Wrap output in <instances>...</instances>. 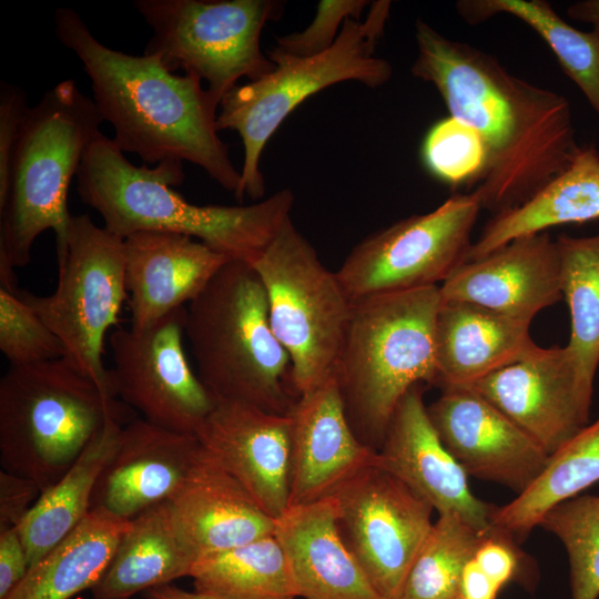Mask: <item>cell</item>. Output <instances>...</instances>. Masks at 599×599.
I'll list each match as a JSON object with an SVG mask.
<instances>
[{"mask_svg":"<svg viewBox=\"0 0 599 599\" xmlns=\"http://www.w3.org/2000/svg\"><path fill=\"white\" fill-rule=\"evenodd\" d=\"M29 108L24 90L18 85L0 84V206L3 205L9 186L10 166L19 129Z\"/></svg>","mask_w":599,"mask_h":599,"instance_id":"obj_40","label":"cell"},{"mask_svg":"<svg viewBox=\"0 0 599 599\" xmlns=\"http://www.w3.org/2000/svg\"><path fill=\"white\" fill-rule=\"evenodd\" d=\"M500 589L481 570L474 557L466 564L459 582L460 599H497Z\"/></svg>","mask_w":599,"mask_h":599,"instance_id":"obj_43","label":"cell"},{"mask_svg":"<svg viewBox=\"0 0 599 599\" xmlns=\"http://www.w3.org/2000/svg\"><path fill=\"white\" fill-rule=\"evenodd\" d=\"M439 292L443 301L468 302L531 323L562 298L557 241L547 232L518 237L461 264Z\"/></svg>","mask_w":599,"mask_h":599,"instance_id":"obj_20","label":"cell"},{"mask_svg":"<svg viewBox=\"0 0 599 599\" xmlns=\"http://www.w3.org/2000/svg\"><path fill=\"white\" fill-rule=\"evenodd\" d=\"M423 159L429 171L451 185L480 181L487 152L478 132L449 116L435 123L423 143Z\"/></svg>","mask_w":599,"mask_h":599,"instance_id":"obj_36","label":"cell"},{"mask_svg":"<svg viewBox=\"0 0 599 599\" xmlns=\"http://www.w3.org/2000/svg\"><path fill=\"white\" fill-rule=\"evenodd\" d=\"M291 420L290 504L297 506L332 496L376 450L355 434L335 375L297 396Z\"/></svg>","mask_w":599,"mask_h":599,"instance_id":"obj_19","label":"cell"},{"mask_svg":"<svg viewBox=\"0 0 599 599\" xmlns=\"http://www.w3.org/2000/svg\"><path fill=\"white\" fill-rule=\"evenodd\" d=\"M181 307L145 327H118L109 342L116 397L160 427L195 435L216 400L189 363Z\"/></svg>","mask_w":599,"mask_h":599,"instance_id":"obj_14","label":"cell"},{"mask_svg":"<svg viewBox=\"0 0 599 599\" xmlns=\"http://www.w3.org/2000/svg\"><path fill=\"white\" fill-rule=\"evenodd\" d=\"M480 210L474 192L456 194L368 235L336 271L344 291L354 302L444 283L466 262Z\"/></svg>","mask_w":599,"mask_h":599,"instance_id":"obj_12","label":"cell"},{"mask_svg":"<svg viewBox=\"0 0 599 599\" xmlns=\"http://www.w3.org/2000/svg\"><path fill=\"white\" fill-rule=\"evenodd\" d=\"M599 481V417L554 454L538 478L510 502L495 506L491 526L522 539L556 505Z\"/></svg>","mask_w":599,"mask_h":599,"instance_id":"obj_30","label":"cell"},{"mask_svg":"<svg viewBox=\"0 0 599 599\" xmlns=\"http://www.w3.org/2000/svg\"><path fill=\"white\" fill-rule=\"evenodd\" d=\"M41 494L29 478L0 470V530L19 528Z\"/></svg>","mask_w":599,"mask_h":599,"instance_id":"obj_41","label":"cell"},{"mask_svg":"<svg viewBox=\"0 0 599 599\" xmlns=\"http://www.w3.org/2000/svg\"><path fill=\"white\" fill-rule=\"evenodd\" d=\"M548 455L589 424L593 387L564 347H540L473 385Z\"/></svg>","mask_w":599,"mask_h":599,"instance_id":"obj_15","label":"cell"},{"mask_svg":"<svg viewBox=\"0 0 599 599\" xmlns=\"http://www.w3.org/2000/svg\"><path fill=\"white\" fill-rule=\"evenodd\" d=\"M456 7L468 23H480L495 14L508 13L528 24L552 50L561 69L599 114L598 32L573 28L542 0H464Z\"/></svg>","mask_w":599,"mask_h":599,"instance_id":"obj_32","label":"cell"},{"mask_svg":"<svg viewBox=\"0 0 599 599\" xmlns=\"http://www.w3.org/2000/svg\"><path fill=\"white\" fill-rule=\"evenodd\" d=\"M54 33L82 63L93 101L123 153L145 165L186 161L237 197L241 171L219 136L220 102L191 74H175L154 57L132 55L101 43L78 12H54Z\"/></svg>","mask_w":599,"mask_h":599,"instance_id":"obj_2","label":"cell"},{"mask_svg":"<svg viewBox=\"0 0 599 599\" xmlns=\"http://www.w3.org/2000/svg\"><path fill=\"white\" fill-rule=\"evenodd\" d=\"M185 338L196 374L215 400H236L287 415L296 399L291 361L275 337L265 288L255 268L229 261L189 303Z\"/></svg>","mask_w":599,"mask_h":599,"instance_id":"obj_6","label":"cell"},{"mask_svg":"<svg viewBox=\"0 0 599 599\" xmlns=\"http://www.w3.org/2000/svg\"><path fill=\"white\" fill-rule=\"evenodd\" d=\"M30 568L19 528L0 530V599H4Z\"/></svg>","mask_w":599,"mask_h":599,"instance_id":"obj_42","label":"cell"},{"mask_svg":"<svg viewBox=\"0 0 599 599\" xmlns=\"http://www.w3.org/2000/svg\"><path fill=\"white\" fill-rule=\"evenodd\" d=\"M423 384L398 402L376 450V463L440 514H455L478 531L491 529L495 506L470 490L468 476L438 437L424 403Z\"/></svg>","mask_w":599,"mask_h":599,"instance_id":"obj_17","label":"cell"},{"mask_svg":"<svg viewBox=\"0 0 599 599\" xmlns=\"http://www.w3.org/2000/svg\"><path fill=\"white\" fill-rule=\"evenodd\" d=\"M123 240L98 226L89 214L72 215L55 290L45 296L18 290L60 339L64 358L114 396L103 353L105 336L118 326L128 297Z\"/></svg>","mask_w":599,"mask_h":599,"instance_id":"obj_11","label":"cell"},{"mask_svg":"<svg viewBox=\"0 0 599 599\" xmlns=\"http://www.w3.org/2000/svg\"><path fill=\"white\" fill-rule=\"evenodd\" d=\"M366 0H321L307 28L276 39L267 50L270 60L276 58H309L327 51L336 41L347 19L359 20Z\"/></svg>","mask_w":599,"mask_h":599,"instance_id":"obj_38","label":"cell"},{"mask_svg":"<svg viewBox=\"0 0 599 599\" xmlns=\"http://www.w3.org/2000/svg\"><path fill=\"white\" fill-rule=\"evenodd\" d=\"M125 424L110 417L63 476L40 494L19 527L30 567L90 512L94 489Z\"/></svg>","mask_w":599,"mask_h":599,"instance_id":"obj_28","label":"cell"},{"mask_svg":"<svg viewBox=\"0 0 599 599\" xmlns=\"http://www.w3.org/2000/svg\"><path fill=\"white\" fill-rule=\"evenodd\" d=\"M599 220V152L579 148L570 165L528 201L495 214L473 242L466 262L481 258L509 242L571 223Z\"/></svg>","mask_w":599,"mask_h":599,"instance_id":"obj_26","label":"cell"},{"mask_svg":"<svg viewBox=\"0 0 599 599\" xmlns=\"http://www.w3.org/2000/svg\"><path fill=\"white\" fill-rule=\"evenodd\" d=\"M451 599H460V597L458 596V597H455V598H451Z\"/></svg>","mask_w":599,"mask_h":599,"instance_id":"obj_46","label":"cell"},{"mask_svg":"<svg viewBox=\"0 0 599 599\" xmlns=\"http://www.w3.org/2000/svg\"><path fill=\"white\" fill-rule=\"evenodd\" d=\"M131 326L145 327L192 302L231 261L186 235L141 231L123 240Z\"/></svg>","mask_w":599,"mask_h":599,"instance_id":"obj_22","label":"cell"},{"mask_svg":"<svg viewBox=\"0 0 599 599\" xmlns=\"http://www.w3.org/2000/svg\"><path fill=\"white\" fill-rule=\"evenodd\" d=\"M390 1L370 4L364 20L347 19L335 43L309 58H276L266 75L234 87L221 100L216 128L238 133L244 159L236 197L260 201L265 182L260 169L263 150L282 122L296 106L318 91L344 81L378 88L392 78V65L375 57L384 34Z\"/></svg>","mask_w":599,"mask_h":599,"instance_id":"obj_8","label":"cell"},{"mask_svg":"<svg viewBox=\"0 0 599 599\" xmlns=\"http://www.w3.org/2000/svg\"><path fill=\"white\" fill-rule=\"evenodd\" d=\"M169 501L195 560L274 534L275 520L202 445Z\"/></svg>","mask_w":599,"mask_h":599,"instance_id":"obj_23","label":"cell"},{"mask_svg":"<svg viewBox=\"0 0 599 599\" xmlns=\"http://www.w3.org/2000/svg\"><path fill=\"white\" fill-rule=\"evenodd\" d=\"M201 444L195 435L142 417L126 423L92 497V509L131 520L170 500L185 480Z\"/></svg>","mask_w":599,"mask_h":599,"instance_id":"obj_21","label":"cell"},{"mask_svg":"<svg viewBox=\"0 0 599 599\" xmlns=\"http://www.w3.org/2000/svg\"><path fill=\"white\" fill-rule=\"evenodd\" d=\"M0 351L12 366L64 357L55 334L19 295L0 287Z\"/></svg>","mask_w":599,"mask_h":599,"instance_id":"obj_37","label":"cell"},{"mask_svg":"<svg viewBox=\"0 0 599 599\" xmlns=\"http://www.w3.org/2000/svg\"><path fill=\"white\" fill-rule=\"evenodd\" d=\"M297 597L384 599L344 542L332 497L291 506L275 520Z\"/></svg>","mask_w":599,"mask_h":599,"instance_id":"obj_24","label":"cell"},{"mask_svg":"<svg viewBox=\"0 0 599 599\" xmlns=\"http://www.w3.org/2000/svg\"><path fill=\"white\" fill-rule=\"evenodd\" d=\"M143 593L145 599H213L196 591H186L172 583L148 589Z\"/></svg>","mask_w":599,"mask_h":599,"instance_id":"obj_45","label":"cell"},{"mask_svg":"<svg viewBox=\"0 0 599 599\" xmlns=\"http://www.w3.org/2000/svg\"><path fill=\"white\" fill-rule=\"evenodd\" d=\"M415 78L432 83L450 116L480 135L487 161L474 194L494 215L519 206L575 159L568 100L507 71L491 54L415 26Z\"/></svg>","mask_w":599,"mask_h":599,"instance_id":"obj_1","label":"cell"},{"mask_svg":"<svg viewBox=\"0 0 599 599\" xmlns=\"http://www.w3.org/2000/svg\"><path fill=\"white\" fill-rule=\"evenodd\" d=\"M75 177L81 201L114 235L182 234L252 266L291 217L294 204L288 189L248 205L193 204L172 187L184 181L183 162L136 166L103 133L89 146Z\"/></svg>","mask_w":599,"mask_h":599,"instance_id":"obj_3","label":"cell"},{"mask_svg":"<svg viewBox=\"0 0 599 599\" xmlns=\"http://www.w3.org/2000/svg\"><path fill=\"white\" fill-rule=\"evenodd\" d=\"M338 531L384 599H398L434 508L375 460L332 496Z\"/></svg>","mask_w":599,"mask_h":599,"instance_id":"obj_13","label":"cell"},{"mask_svg":"<svg viewBox=\"0 0 599 599\" xmlns=\"http://www.w3.org/2000/svg\"><path fill=\"white\" fill-rule=\"evenodd\" d=\"M427 413L468 477L500 484L519 495L547 464L549 455L470 386L441 388Z\"/></svg>","mask_w":599,"mask_h":599,"instance_id":"obj_16","label":"cell"},{"mask_svg":"<svg viewBox=\"0 0 599 599\" xmlns=\"http://www.w3.org/2000/svg\"><path fill=\"white\" fill-rule=\"evenodd\" d=\"M130 520L92 509L4 599H70L91 589L106 569Z\"/></svg>","mask_w":599,"mask_h":599,"instance_id":"obj_29","label":"cell"},{"mask_svg":"<svg viewBox=\"0 0 599 599\" xmlns=\"http://www.w3.org/2000/svg\"><path fill=\"white\" fill-rule=\"evenodd\" d=\"M568 555L571 599L599 597V495H582L549 509L539 522Z\"/></svg>","mask_w":599,"mask_h":599,"instance_id":"obj_35","label":"cell"},{"mask_svg":"<svg viewBox=\"0 0 599 599\" xmlns=\"http://www.w3.org/2000/svg\"><path fill=\"white\" fill-rule=\"evenodd\" d=\"M483 535L458 515H438L398 599L458 597L463 570L474 557Z\"/></svg>","mask_w":599,"mask_h":599,"instance_id":"obj_34","label":"cell"},{"mask_svg":"<svg viewBox=\"0 0 599 599\" xmlns=\"http://www.w3.org/2000/svg\"><path fill=\"white\" fill-rule=\"evenodd\" d=\"M291 420L236 400H216L197 429L201 445L276 520L288 508Z\"/></svg>","mask_w":599,"mask_h":599,"instance_id":"obj_18","label":"cell"},{"mask_svg":"<svg viewBox=\"0 0 599 599\" xmlns=\"http://www.w3.org/2000/svg\"><path fill=\"white\" fill-rule=\"evenodd\" d=\"M521 557L515 539L495 527L480 537L474 555L477 565L500 588L519 577Z\"/></svg>","mask_w":599,"mask_h":599,"instance_id":"obj_39","label":"cell"},{"mask_svg":"<svg viewBox=\"0 0 599 599\" xmlns=\"http://www.w3.org/2000/svg\"><path fill=\"white\" fill-rule=\"evenodd\" d=\"M567 12L573 20L592 24V30L599 33V0L575 2L568 8Z\"/></svg>","mask_w":599,"mask_h":599,"instance_id":"obj_44","label":"cell"},{"mask_svg":"<svg viewBox=\"0 0 599 599\" xmlns=\"http://www.w3.org/2000/svg\"><path fill=\"white\" fill-rule=\"evenodd\" d=\"M194 591L213 599H296L285 552L274 534L195 560Z\"/></svg>","mask_w":599,"mask_h":599,"instance_id":"obj_31","label":"cell"},{"mask_svg":"<svg viewBox=\"0 0 599 599\" xmlns=\"http://www.w3.org/2000/svg\"><path fill=\"white\" fill-rule=\"evenodd\" d=\"M277 0H135L133 6L153 34L143 54L171 72L205 81L221 103L241 78L268 74L275 64L260 45L263 28L277 20Z\"/></svg>","mask_w":599,"mask_h":599,"instance_id":"obj_10","label":"cell"},{"mask_svg":"<svg viewBox=\"0 0 599 599\" xmlns=\"http://www.w3.org/2000/svg\"><path fill=\"white\" fill-rule=\"evenodd\" d=\"M440 303L438 285L353 302L334 375L355 434L375 450L408 389L436 383Z\"/></svg>","mask_w":599,"mask_h":599,"instance_id":"obj_5","label":"cell"},{"mask_svg":"<svg viewBox=\"0 0 599 599\" xmlns=\"http://www.w3.org/2000/svg\"><path fill=\"white\" fill-rule=\"evenodd\" d=\"M561 261V291L570 313L566 345L580 376L591 387L599 368V233L556 238Z\"/></svg>","mask_w":599,"mask_h":599,"instance_id":"obj_33","label":"cell"},{"mask_svg":"<svg viewBox=\"0 0 599 599\" xmlns=\"http://www.w3.org/2000/svg\"><path fill=\"white\" fill-rule=\"evenodd\" d=\"M131 408L67 358L12 366L0 379L1 469L53 486L110 417Z\"/></svg>","mask_w":599,"mask_h":599,"instance_id":"obj_7","label":"cell"},{"mask_svg":"<svg viewBox=\"0 0 599 599\" xmlns=\"http://www.w3.org/2000/svg\"><path fill=\"white\" fill-rule=\"evenodd\" d=\"M103 122L93 99L70 79L27 109L0 206L2 287L17 288L14 270L30 262L35 240L47 230L55 234L58 263L64 258L72 217L69 187Z\"/></svg>","mask_w":599,"mask_h":599,"instance_id":"obj_4","label":"cell"},{"mask_svg":"<svg viewBox=\"0 0 599 599\" xmlns=\"http://www.w3.org/2000/svg\"><path fill=\"white\" fill-rule=\"evenodd\" d=\"M253 267L266 292L272 331L288 354L298 396L334 375L353 302L291 217Z\"/></svg>","mask_w":599,"mask_h":599,"instance_id":"obj_9","label":"cell"},{"mask_svg":"<svg viewBox=\"0 0 599 599\" xmlns=\"http://www.w3.org/2000/svg\"><path fill=\"white\" fill-rule=\"evenodd\" d=\"M194 562L167 500L129 521L106 569L90 590L93 599H129L189 577Z\"/></svg>","mask_w":599,"mask_h":599,"instance_id":"obj_27","label":"cell"},{"mask_svg":"<svg viewBox=\"0 0 599 599\" xmlns=\"http://www.w3.org/2000/svg\"><path fill=\"white\" fill-rule=\"evenodd\" d=\"M530 322L484 306L443 301L435 323V386H469L535 354Z\"/></svg>","mask_w":599,"mask_h":599,"instance_id":"obj_25","label":"cell"}]
</instances>
